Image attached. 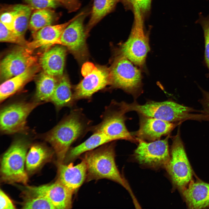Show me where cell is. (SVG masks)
<instances>
[{
  "mask_svg": "<svg viewBox=\"0 0 209 209\" xmlns=\"http://www.w3.org/2000/svg\"><path fill=\"white\" fill-rule=\"evenodd\" d=\"M115 142L112 141L85 153L81 158L87 168L86 181L106 179L122 186L129 192L134 205L138 203L124 176L117 167L115 160Z\"/></svg>",
  "mask_w": 209,
  "mask_h": 209,
  "instance_id": "obj_1",
  "label": "cell"
},
{
  "mask_svg": "<svg viewBox=\"0 0 209 209\" xmlns=\"http://www.w3.org/2000/svg\"><path fill=\"white\" fill-rule=\"evenodd\" d=\"M81 109H72L57 125L43 136L55 153L57 163H64L71 145L83 135L89 127Z\"/></svg>",
  "mask_w": 209,
  "mask_h": 209,
  "instance_id": "obj_2",
  "label": "cell"
},
{
  "mask_svg": "<svg viewBox=\"0 0 209 209\" xmlns=\"http://www.w3.org/2000/svg\"><path fill=\"white\" fill-rule=\"evenodd\" d=\"M122 109L126 113L135 111L139 115L176 123H182L188 120H206L207 116L192 108L171 101L161 102L149 101L140 105L136 101L131 103L120 102Z\"/></svg>",
  "mask_w": 209,
  "mask_h": 209,
  "instance_id": "obj_3",
  "label": "cell"
},
{
  "mask_svg": "<svg viewBox=\"0 0 209 209\" xmlns=\"http://www.w3.org/2000/svg\"><path fill=\"white\" fill-rule=\"evenodd\" d=\"M28 141L23 138L15 139L2 156L0 167L1 180L12 183L26 185L28 177L24 168Z\"/></svg>",
  "mask_w": 209,
  "mask_h": 209,
  "instance_id": "obj_4",
  "label": "cell"
},
{
  "mask_svg": "<svg viewBox=\"0 0 209 209\" xmlns=\"http://www.w3.org/2000/svg\"><path fill=\"white\" fill-rule=\"evenodd\" d=\"M134 20L129 36L121 45L120 54L134 65L144 67L147 54L150 50L149 37L144 31L143 15L138 6L133 7Z\"/></svg>",
  "mask_w": 209,
  "mask_h": 209,
  "instance_id": "obj_5",
  "label": "cell"
},
{
  "mask_svg": "<svg viewBox=\"0 0 209 209\" xmlns=\"http://www.w3.org/2000/svg\"><path fill=\"white\" fill-rule=\"evenodd\" d=\"M134 64L120 54L109 70L110 84L136 99L142 93V76L140 70Z\"/></svg>",
  "mask_w": 209,
  "mask_h": 209,
  "instance_id": "obj_6",
  "label": "cell"
},
{
  "mask_svg": "<svg viewBox=\"0 0 209 209\" xmlns=\"http://www.w3.org/2000/svg\"><path fill=\"white\" fill-rule=\"evenodd\" d=\"M125 113L118 102L113 100L105 107L101 116L100 122L91 127L90 130L93 132L102 133L113 141L125 140L137 143L136 138L128 131L126 126L125 122L127 118Z\"/></svg>",
  "mask_w": 209,
  "mask_h": 209,
  "instance_id": "obj_7",
  "label": "cell"
},
{
  "mask_svg": "<svg viewBox=\"0 0 209 209\" xmlns=\"http://www.w3.org/2000/svg\"><path fill=\"white\" fill-rule=\"evenodd\" d=\"M170 137L169 134L163 140L149 143L136 138L138 145L133 155L134 159L144 167L165 170L170 158L168 143Z\"/></svg>",
  "mask_w": 209,
  "mask_h": 209,
  "instance_id": "obj_8",
  "label": "cell"
},
{
  "mask_svg": "<svg viewBox=\"0 0 209 209\" xmlns=\"http://www.w3.org/2000/svg\"><path fill=\"white\" fill-rule=\"evenodd\" d=\"M165 170L174 186L181 191L192 180V171L180 136L179 128L173 138L170 160Z\"/></svg>",
  "mask_w": 209,
  "mask_h": 209,
  "instance_id": "obj_9",
  "label": "cell"
},
{
  "mask_svg": "<svg viewBox=\"0 0 209 209\" xmlns=\"http://www.w3.org/2000/svg\"><path fill=\"white\" fill-rule=\"evenodd\" d=\"M42 103L33 101L15 102L3 107L1 110L0 129L6 134L25 132L28 129L27 118L32 111Z\"/></svg>",
  "mask_w": 209,
  "mask_h": 209,
  "instance_id": "obj_10",
  "label": "cell"
},
{
  "mask_svg": "<svg viewBox=\"0 0 209 209\" xmlns=\"http://www.w3.org/2000/svg\"><path fill=\"white\" fill-rule=\"evenodd\" d=\"M81 73L84 78L76 87L73 93L76 101L90 100L94 93L110 84L109 70L96 66L91 62L83 64Z\"/></svg>",
  "mask_w": 209,
  "mask_h": 209,
  "instance_id": "obj_11",
  "label": "cell"
},
{
  "mask_svg": "<svg viewBox=\"0 0 209 209\" xmlns=\"http://www.w3.org/2000/svg\"><path fill=\"white\" fill-rule=\"evenodd\" d=\"M26 46L18 45L2 58L0 64V79L3 82L38 63L37 57Z\"/></svg>",
  "mask_w": 209,
  "mask_h": 209,
  "instance_id": "obj_12",
  "label": "cell"
},
{
  "mask_svg": "<svg viewBox=\"0 0 209 209\" xmlns=\"http://www.w3.org/2000/svg\"><path fill=\"white\" fill-rule=\"evenodd\" d=\"M21 188L24 197H41L48 199L55 209H67L72 206L74 193L60 182L39 186L26 185Z\"/></svg>",
  "mask_w": 209,
  "mask_h": 209,
  "instance_id": "obj_13",
  "label": "cell"
},
{
  "mask_svg": "<svg viewBox=\"0 0 209 209\" xmlns=\"http://www.w3.org/2000/svg\"><path fill=\"white\" fill-rule=\"evenodd\" d=\"M88 13L82 11L65 29L61 37V44L66 46L77 55H81L85 51L87 33L84 22Z\"/></svg>",
  "mask_w": 209,
  "mask_h": 209,
  "instance_id": "obj_14",
  "label": "cell"
},
{
  "mask_svg": "<svg viewBox=\"0 0 209 209\" xmlns=\"http://www.w3.org/2000/svg\"><path fill=\"white\" fill-rule=\"evenodd\" d=\"M139 116V129L133 134L136 138L145 141L152 142L160 140L162 136L170 134L177 125L181 123Z\"/></svg>",
  "mask_w": 209,
  "mask_h": 209,
  "instance_id": "obj_15",
  "label": "cell"
},
{
  "mask_svg": "<svg viewBox=\"0 0 209 209\" xmlns=\"http://www.w3.org/2000/svg\"><path fill=\"white\" fill-rule=\"evenodd\" d=\"M78 15L64 23L49 25L39 30L32 34L33 39L28 42L26 46L32 51L40 48L44 52L56 44H61L60 38L64 30Z\"/></svg>",
  "mask_w": 209,
  "mask_h": 209,
  "instance_id": "obj_16",
  "label": "cell"
},
{
  "mask_svg": "<svg viewBox=\"0 0 209 209\" xmlns=\"http://www.w3.org/2000/svg\"><path fill=\"white\" fill-rule=\"evenodd\" d=\"M74 165L72 162L68 164L57 163V180L74 193L86 181L87 168L84 161Z\"/></svg>",
  "mask_w": 209,
  "mask_h": 209,
  "instance_id": "obj_17",
  "label": "cell"
},
{
  "mask_svg": "<svg viewBox=\"0 0 209 209\" xmlns=\"http://www.w3.org/2000/svg\"><path fill=\"white\" fill-rule=\"evenodd\" d=\"M66 49L63 46L55 45L43 52L38 63L42 71L57 78L63 76Z\"/></svg>",
  "mask_w": 209,
  "mask_h": 209,
  "instance_id": "obj_18",
  "label": "cell"
},
{
  "mask_svg": "<svg viewBox=\"0 0 209 209\" xmlns=\"http://www.w3.org/2000/svg\"><path fill=\"white\" fill-rule=\"evenodd\" d=\"M181 192L189 208L209 207V183L192 180Z\"/></svg>",
  "mask_w": 209,
  "mask_h": 209,
  "instance_id": "obj_19",
  "label": "cell"
},
{
  "mask_svg": "<svg viewBox=\"0 0 209 209\" xmlns=\"http://www.w3.org/2000/svg\"><path fill=\"white\" fill-rule=\"evenodd\" d=\"M41 69L38 63L23 73L2 82L0 87V102L20 91L36 77Z\"/></svg>",
  "mask_w": 209,
  "mask_h": 209,
  "instance_id": "obj_20",
  "label": "cell"
},
{
  "mask_svg": "<svg viewBox=\"0 0 209 209\" xmlns=\"http://www.w3.org/2000/svg\"><path fill=\"white\" fill-rule=\"evenodd\" d=\"M93 132V134L84 141L70 149L64 163L68 164L72 162L86 152L113 141L110 138L102 133L98 131Z\"/></svg>",
  "mask_w": 209,
  "mask_h": 209,
  "instance_id": "obj_21",
  "label": "cell"
},
{
  "mask_svg": "<svg viewBox=\"0 0 209 209\" xmlns=\"http://www.w3.org/2000/svg\"><path fill=\"white\" fill-rule=\"evenodd\" d=\"M58 110L65 107H73L76 102L67 77L64 75L60 78L51 99Z\"/></svg>",
  "mask_w": 209,
  "mask_h": 209,
  "instance_id": "obj_22",
  "label": "cell"
},
{
  "mask_svg": "<svg viewBox=\"0 0 209 209\" xmlns=\"http://www.w3.org/2000/svg\"><path fill=\"white\" fill-rule=\"evenodd\" d=\"M53 152L42 144H35L31 146L27 154L26 165V170L32 172L37 170L45 163L49 161Z\"/></svg>",
  "mask_w": 209,
  "mask_h": 209,
  "instance_id": "obj_23",
  "label": "cell"
},
{
  "mask_svg": "<svg viewBox=\"0 0 209 209\" xmlns=\"http://www.w3.org/2000/svg\"><path fill=\"white\" fill-rule=\"evenodd\" d=\"M58 82L57 78L42 71L37 78L35 100L42 103L50 102Z\"/></svg>",
  "mask_w": 209,
  "mask_h": 209,
  "instance_id": "obj_24",
  "label": "cell"
},
{
  "mask_svg": "<svg viewBox=\"0 0 209 209\" xmlns=\"http://www.w3.org/2000/svg\"><path fill=\"white\" fill-rule=\"evenodd\" d=\"M119 0H94L89 20L85 28L87 34L103 17L114 9Z\"/></svg>",
  "mask_w": 209,
  "mask_h": 209,
  "instance_id": "obj_25",
  "label": "cell"
},
{
  "mask_svg": "<svg viewBox=\"0 0 209 209\" xmlns=\"http://www.w3.org/2000/svg\"><path fill=\"white\" fill-rule=\"evenodd\" d=\"M56 17L55 12L51 9L35 10L31 16L28 26L32 34L51 25L55 20Z\"/></svg>",
  "mask_w": 209,
  "mask_h": 209,
  "instance_id": "obj_26",
  "label": "cell"
},
{
  "mask_svg": "<svg viewBox=\"0 0 209 209\" xmlns=\"http://www.w3.org/2000/svg\"><path fill=\"white\" fill-rule=\"evenodd\" d=\"M15 17L14 32L24 37L29 26L32 8L28 5L17 4L10 8Z\"/></svg>",
  "mask_w": 209,
  "mask_h": 209,
  "instance_id": "obj_27",
  "label": "cell"
},
{
  "mask_svg": "<svg viewBox=\"0 0 209 209\" xmlns=\"http://www.w3.org/2000/svg\"><path fill=\"white\" fill-rule=\"evenodd\" d=\"M0 41L14 43L24 46H26L29 42L26 40L25 37L21 36L14 31L8 29L1 22Z\"/></svg>",
  "mask_w": 209,
  "mask_h": 209,
  "instance_id": "obj_28",
  "label": "cell"
},
{
  "mask_svg": "<svg viewBox=\"0 0 209 209\" xmlns=\"http://www.w3.org/2000/svg\"><path fill=\"white\" fill-rule=\"evenodd\" d=\"M22 205L24 209H55L47 199L41 197H24Z\"/></svg>",
  "mask_w": 209,
  "mask_h": 209,
  "instance_id": "obj_29",
  "label": "cell"
},
{
  "mask_svg": "<svg viewBox=\"0 0 209 209\" xmlns=\"http://www.w3.org/2000/svg\"><path fill=\"white\" fill-rule=\"evenodd\" d=\"M199 18L197 21L200 24L203 28L204 38V63L209 70V15L206 17L199 14Z\"/></svg>",
  "mask_w": 209,
  "mask_h": 209,
  "instance_id": "obj_30",
  "label": "cell"
},
{
  "mask_svg": "<svg viewBox=\"0 0 209 209\" xmlns=\"http://www.w3.org/2000/svg\"><path fill=\"white\" fill-rule=\"evenodd\" d=\"M32 9L54 8L58 4L55 0H24Z\"/></svg>",
  "mask_w": 209,
  "mask_h": 209,
  "instance_id": "obj_31",
  "label": "cell"
},
{
  "mask_svg": "<svg viewBox=\"0 0 209 209\" xmlns=\"http://www.w3.org/2000/svg\"><path fill=\"white\" fill-rule=\"evenodd\" d=\"M15 20V16L10 8L1 13L0 22L8 28L14 32Z\"/></svg>",
  "mask_w": 209,
  "mask_h": 209,
  "instance_id": "obj_32",
  "label": "cell"
},
{
  "mask_svg": "<svg viewBox=\"0 0 209 209\" xmlns=\"http://www.w3.org/2000/svg\"><path fill=\"white\" fill-rule=\"evenodd\" d=\"M128 3L132 7L134 5L138 6L141 13L144 14L148 12L151 8L152 0H123Z\"/></svg>",
  "mask_w": 209,
  "mask_h": 209,
  "instance_id": "obj_33",
  "label": "cell"
},
{
  "mask_svg": "<svg viewBox=\"0 0 209 209\" xmlns=\"http://www.w3.org/2000/svg\"><path fill=\"white\" fill-rule=\"evenodd\" d=\"M58 4L62 5L70 12H75L80 8L79 0H55Z\"/></svg>",
  "mask_w": 209,
  "mask_h": 209,
  "instance_id": "obj_34",
  "label": "cell"
},
{
  "mask_svg": "<svg viewBox=\"0 0 209 209\" xmlns=\"http://www.w3.org/2000/svg\"><path fill=\"white\" fill-rule=\"evenodd\" d=\"M0 209H15V206L8 196L1 189L0 190Z\"/></svg>",
  "mask_w": 209,
  "mask_h": 209,
  "instance_id": "obj_35",
  "label": "cell"
},
{
  "mask_svg": "<svg viewBox=\"0 0 209 209\" xmlns=\"http://www.w3.org/2000/svg\"><path fill=\"white\" fill-rule=\"evenodd\" d=\"M200 89L202 93L203 98L200 100V102L202 105L204 113L209 116V92L201 88Z\"/></svg>",
  "mask_w": 209,
  "mask_h": 209,
  "instance_id": "obj_36",
  "label": "cell"
}]
</instances>
